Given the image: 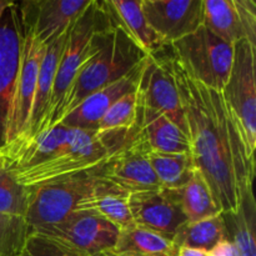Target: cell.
<instances>
[{"instance_id":"obj_2","label":"cell","mask_w":256,"mask_h":256,"mask_svg":"<svg viewBox=\"0 0 256 256\" xmlns=\"http://www.w3.org/2000/svg\"><path fill=\"white\" fill-rule=\"evenodd\" d=\"M146 56V52L112 20L100 28L90 39L86 59L65 96L59 122L89 95L124 78L142 64Z\"/></svg>"},{"instance_id":"obj_25","label":"cell","mask_w":256,"mask_h":256,"mask_svg":"<svg viewBox=\"0 0 256 256\" xmlns=\"http://www.w3.org/2000/svg\"><path fill=\"white\" fill-rule=\"evenodd\" d=\"M226 239L222 214L199 222H186L179 228L172 239L176 248H190L210 252L219 242Z\"/></svg>"},{"instance_id":"obj_13","label":"cell","mask_w":256,"mask_h":256,"mask_svg":"<svg viewBox=\"0 0 256 256\" xmlns=\"http://www.w3.org/2000/svg\"><path fill=\"white\" fill-rule=\"evenodd\" d=\"M149 148L142 138L106 159L102 169L104 179L128 194L162 189L148 159Z\"/></svg>"},{"instance_id":"obj_9","label":"cell","mask_w":256,"mask_h":256,"mask_svg":"<svg viewBox=\"0 0 256 256\" xmlns=\"http://www.w3.org/2000/svg\"><path fill=\"white\" fill-rule=\"evenodd\" d=\"M22 44L24 26L18 2H12L0 16V152L8 144Z\"/></svg>"},{"instance_id":"obj_33","label":"cell","mask_w":256,"mask_h":256,"mask_svg":"<svg viewBox=\"0 0 256 256\" xmlns=\"http://www.w3.org/2000/svg\"><path fill=\"white\" fill-rule=\"evenodd\" d=\"M10 2H12L10 0H0V16H2L4 9L8 6V5L10 4Z\"/></svg>"},{"instance_id":"obj_27","label":"cell","mask_w":256,"mask_h":256,"mask_svg":"<svg viewBox=\"0 0 256 256\" xmlns=\"http://www.w3.org/2000/svg\"><path fill=\"white\" fill-rule=\"evenodd\" d=\"M30 188L19 184L10 169L0 170V215L24 218L30 202Z\"/></svg>"},{"instance_id":"obj_10","label":"cell","mask_w":256,"mask_h":256,"mask_svg":"<svg viewBox=\"0 0 256 256\" xmlns=\"http://www.w3.org/2000/svg\"><path fill=\"white\" fill-rule=\"evenodd\" d=\"M148 55L140 72L136 92L142 105L169 118L182 132H186L184 112L170 65V55Z\"/></svg>"},{"instance_id":"obj_3","label":"cell","mask_w":256,"mask_h":256,"mask_svg":"<svg viewBox=\"0 0 256 256\" xmlns=\"http://www.w3.org/2000/svg\"><path fill=\"white\" fill-rule=\"evenodd\" d=\"M172 58L195 82L222 92L232 65L234 45L200 25L194 32L169 45Z\"/></svg>"},{"instance_id":"obj_34","label":"cell","mask_w":256,"mask_h":256,"mask_svg":"<svg viewBox=\"0 0 256 256\" xmlns=\"http://www.w3.org/2000/svg\"><path fill=\"white\" fill-rule=\"evenodd\" d=\"M5 168H6V160H5V158L0 152V170L5 169Z\"/></svg>"},{"instance_id":"obj_28","label":"cell","mask_w":256,"mask_h":256,"mask_svg":"<svg viewBox=\"0 0 256 256\" xmlns=\"http://www.w3.org/2000/svg\"><path fill=\"white\" fill-rule=\"evenodd\" d=\"M138 92L136 89L120 98L109 108L102 116L98 132H110L116 129H129L136 124Z\"/></svg>"},{"instance_id":"obj_12","label":"cell","mask_w":256,"mask_h":256,"mask_svg":"<svg viewBox=\"0 0 256 256\" xmlns=\"http://www.w3.org/2000/svg\"><path fill=\"white\" fill-rule=\"evenodd\" d=\"M45 48L46 46L38 44L32 35L24 32L22 62H20V70L18 75L16 88H15L12 119L8 130V144L4 152H2V156L8 150L15 146L28 132L40 62L44 55Z\"/></svg>"},{"instance_id":"obj_5","label":"cell","mask_w":256,"mask_h":256,"mask_svg":"<svg viewBox=\"0 0 256 256\" xmlns=\"http://www.w3.org/2000/svg\"><path fill=\"white\" fill-rule=\"evenodd\" d=\"M102 165L65 179L30 188V202L25 215L30 229L55 224L78 212L80 205L92 196L104 180Z\"/></svg>"},{"instance_id":"obj_32","label":"cell","mask_w":256,"mask_h":256,"mask_svg":"<svg viewBox=\"0 0 256 256\" xmlns=\"http://www.w3.org/2000/svg\"><path fill=\"white\" fill-rule=\"evenodd\" d=\"M176 256H208V252L199 249H190V248H179Z\"/></svg>"},{"instance_id":"obj_31","label":"cell","mask_w":256,"mask_h":256,"mask_svg":"<svg viewBox=\"0 0 256 256\" xmlns=\"http://www.w3.org/2000/svg\"><path fill=\"white\" fill-rule=\"evenodd\" d=\"M208 256H238V252L232 242L222 240L210 252H208Z\"/></svg>"},{"instance_id":"obj_15","label":"cell","mask_w":256,"mask_h":256,"mask_svg":"<svg viewBox=\"0 0 256 256\" xmlns=\"http://www.w3.org/2000/svg\"><path fill=\"white\" fill-rule=\"evenodd\" d=\"M202 25L234 45L248 40L256 45V2L254 0H202Z\"/></svg>"},{"instance_id":"obj_18","label":"cell","mask_w":256,"mask_h":256,"mask_svg":"<svg viewBox=\"0 0 256 256\" xmlns=\"http://www.w3.org/2000/svg\"><path fill=\"white\" fill-rule=\"evenodd\" d=\"M142 65L144 62L122 79L92 92L86 99L82 100L72 112L62 118L59 124L74 129L96 132L102 116L109 110V108L125 94L136 89Z\"/></svg>"},{"instance_id":"obj_11","label":"cell","mask_w":256,"mask_h":256,"mask_svg":"<svg viewBox=\"0 0 256 256\" xmlns=\"http://www.w3.org/2000/svg\"><path fill=\"white\" fill-rule=\"evenodd\" d=\"M92 0H26L18 2L25 34L48 44L70 29Z\"/></svg>"},{"instance_id":"obj_17","label":"cell","mask_w":256,"mask_h":256,"mask_svg":"<svg viewBox=\"0 0 256 256\" xmlns=\"http://www.w3.org/2000/svg\"><path fill=\"white\" fill-rule=\"evenodd\" d=\"M69 30L65 32L64 34L60 35L55 40H52L45 48L44 55H42V62H40L39 74H38L36 89H35V96L34 102H32V115H30L29 120V128H28V132L25 134V136L15 146H12V149H9L5 152V160L9 159L20 148L24 146L29 142H32L40 132H42L45 119H46L48 108H49L50 96H52V84H54L58 62H59L60 56H62V50H64L65 42H66L68 35H69Z\"/></svg>"},{"instance_id":"obj_23","label":"cell","mask_w":256,"mask_h":256,"mask_svg":"<svg viewBox=\"0 0 256 256\" xmlns=\"http://www.w3.org/2000/svg\"><path fill=\"white\" fill-rule=\"evenodd\" d=\"M178 249L156 232L132 225L119 230L112 256H176Z\"/></svg>"},{"instance_id":"obj_1","label":"cell","mask_w":256,"mask_h":256,"mask_svg":"<svg viewBox=\"0 0 256 256\" xmlns=\"http://www.w3.org/2000/svg\"><path fill=\"white\" fill-rule=\"evenodd\" d=\"M179 92L190 154L222 212H235L242 192L252 186L255 159L248 155L242 138L220 92L186 75L170 55Z\"/></svg>"},{"instance_id":"obj_4","label":"cell","mask_w":256,"mask_h":256,"mask_svg":"<svg viewBox=\"0 0 256 256\" xmlns=\"http://www.w3.org/2000/svg\"><path fill=\"white\" fill-rule=\"evenodd\" d=\"M110 22L102 2L92 0L89 6L72 22L69 30L64 50L58 62L52 84V96L48 108L42 132L52 129L59 124L62 102L72 88L82 62L89 52V42L92 35ZM42 134V132H40Z\"/></svg>"},{"instance_id":"obj_7","label":"cell","mask_w":256,"mask_h":256,"mask_svg":"<svg viewBox=\"0 0 256 256\" xmlns=\"http://www.w3.org/2000/svg\"><path fill=\"white\" fill-rule=\"evenodd\" d=\"M255 49L256 45L248 40L235 42L232 70L222 92L252 159L256 146Z\"/></svg>"},{"instance_id":"obj_6","label":"cell","mask_w":256,"mask_h":256,"mask_svg":"<svg viewBox=\"0 0 256 256\" xmlns=\"http://www.w3.org/2000/svg\"><path fill=\"white\" fill-rule=\"evenodd\" d=\"M108 158L96 132L72 128L68 144L50 159L29 168L10 170L19 184L32 188L89 172L104 164Z\"/></svg>"},{"instance_id":"obj_20","label":"cell","mask_w":256,"mask_h":256,"mask_svg":"<svg viewBox=\"0 0 256 256\" xmlns=\"http://www.w3.org/2000/svg\"><path fill=\"white\" fill-rule=\"evenodd\" d=\"M102 5L112 24L122 28L148 55L156 54L168 46L148 24L142 0H108Z\"/></svg>"},{"instance_id":"obj_22","label":"cell","mask_w":256,"mask_h":256,"mask_svg":"<svg viewBox=\"0 0 256 256\" xmlns=\"http://www.w3.org/2000/svg\"><path fill=\"white\" fill-rule=\"evenodd\" d=\"M129 194L106 179L100 182L90 199L80 205L78 212H90L104 218L119 230L135 225L129 209Z\"/></svg>"},{"instance_id":"obj_24","label":"cell","mask_w":256,"mask_h":256,"mask_svg":"<svg viewBox=\"0 0 256 256\" xmlns=\"http://www.w3.org/2000/svg\"><path fill=\"white\" fill-rule=\"evenodd\" d=\"M169 190V189H168ZM188 222H199L222 214L204 178L195 169L192 179L179 189L169 190Z\"/></svg>"},{"instance_id":"obj_16","label":"cell","mask_w":256,"mask_h":256,"mask_svg":"<svg viewBox=\"0 0 256 256\" xmlns=\"http://www.w3.org/2000/svg\"><path fill=\"white\" fill-rule=\"evenodd\" d=\"M128 202L135 225L152 230L170 242L188 222L168 189L130 194Z\"/></svg>"},{"instance_id":"obj_19","label":"cell","mask_w":256,"mask_h":256,"mask_svg":"<svg viewBox=\"0 0 256 256\" xmlns=\"http://www.w3.org/2000/svg\"><path fill=\"white\" fill-rule=\"evenodd\" d=\"M136 122L140 136L150 150L166 154H190L189 138L164 114L138 100ZM192 155V154H190Z\"/></svg>"},{"instance_id":"obj_14","label":"cell","mask_w":256,"mask_h":256,"mask_svg":"<svg viewBox=\"0 0 256 256\" xmlns=\"http://www.w3.org/2000/svg\"><path fill=\"white\" fill-rule=\"evenodd\" d=\"M202 0H142L149 26L169 46L202 25Z\"/></svg>"},{"instance_id":"obj_8","label":"cell","mask_w":256,"mask_h":256,"mask_svg":"<svg viewBox=\"0 0 256 256\" xmlns=\"http://www.w3.org/2000/svg\"><path fill=\"white\" fill-rule=\"evenodd\" d=\"M82 256H112L119 229L104 218L90 212H75L55 224L32 228Z\"/></svg>"},{"instance_id":"obj_21","label":"cell","mask_w":256,"mask_h":256,"mask_svg":"<svg viewBox=\"0 0 256 256\" xmlns=\"http://www.w3.org/2000/svg\"><path fill=\"white\" fill-rule=\"evenodd\" d=\"M226 239L232 242L238 256H256V205L252 186L242 192L235 212H222Z\"/></svg>"},{"instance_id":"obj_26","label":"cell","mask_w":256,"mask_h":256,"mask_svg":"<svg viewBox=\"0 0 256 256\" xmlns=\"http://www.w3.org/2000/svg\"><path fill=\"white\" fill-rule=\"evenodd\" d=\"M148 159L162 189L184 186L195 172L190 154H166L149 150Z\"/></svg>"},{"instance_id":"obj_30","label":"cell","mask_w":256,"mask_h":256,"mask_svg":"<svg viewBox=\"0 0 256 256\" xmlns=\"http://www.w3.org/2000/svg\"><path fill=\"white\" fill-rule=\"evenodd\" d=\"M16 256H82L44 235L30 232Z\"/></svg>"},{"instance_id":"obj_29","label":"cell","mask_w":256,"mask_h":256,"mask_svg":"<svg viewBox=\"0 0 256 256\" xmlns=\"http://www.w3.org/2000/svg\"><path fill=\"white\" fill-rule=\"evenodd\" d=\"M30 232L24 218L0 215V256H16Z\"/></svg>"}]
</instances>
